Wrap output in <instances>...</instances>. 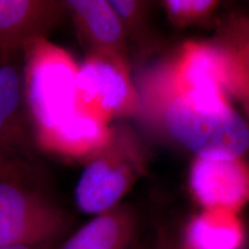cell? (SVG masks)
I'll list each match as a JSON object with an SVG mask.
<instances>
[{
	"label": "cell",
	"instance_id": "11",
	"mask_svg": "<svg viewBox=\"0 0 249 249\" xmlns=\"http://www.w3.org/2000/svg\"><path fill=\"white\" fill-rule=\"evenodd\" d=\"M140 227L135 208L121 203L93 217L58 249H139Z\"/></svg>",
	"mask_w": 249,
	"mask_h": 249
},
{
	"label": "cell",
	"instance_id": "15",
	"mask_svg": "<svg viewBox=\"0 0 249 249\" xmlns=\"http://www.w3.org/2000/svg\"><path fill=\"white\" fill-rule=\"evenodd\" d=\"M160 5L174 26L185 28L210 22L222 2L218 0H164Z\"/></svg>",
	"mask_w": 249,
	"mask_h": 249
},
{
	"label": "cell",
	"instance_id": "13",
	"mask_svg": "<svg viewBox=\"0 0 249 249\" xmlns=\"http://www.w3.org/2000/svg\"><path fill=\"white\" fill-rule=\"evenodd\" d=\"M213 39L229 57L234 79V98L249 123V13H232L218 23Z\"/></svg>",
	"mask_w": 249,
	"mask_h": 249
},
{
	"label": "cell",
	"instance_id": "10",
	"mask_svg": "<svg viewBox=\"0 0 249 249\" xmlns=\"http://www.w3.org/2000/svg\"><path fill=\"white\" fill-rule=\"evenodd\" d=\"M110 136V123L79 108L53 128L35 135V143L51 154L87 161L107 144Z\"/></svg>",
	"mask_w": 249,
	"mask_h": 249
},
{
	"label": "cell",
	"instance_id": "12",
	"mask_svg": "<svg viewBox=\"0 0 249 249\" xmlns=\"http://www.w3.org/2000/svg\"><path fill=\"white\" fill-rule=\"evenodd\" d=\"M183 249H247V233L239 213L202 210L179 230Z\"/></svg>",
	"mask_w": 249,
	"mask_h": 249
},
{
	"label": "cell",
	"instance_id": "20",
	"mask_svg": "<svg viewBox=\"0 0 249 249\" xmlns=\"http://www.w3.org/2000/svg\"><path fill=\"white\" fill-rule=\"evenodd\" d=\"M247 249H249V245H248V247H247Z\"/></svg>",
	"mask_w": 249,
	"mask_h": 249
},
{
	"label": "cell",
	"instance_id": "18",
	"mask_svg": "<svg viewBox=\"0 0 249 249\" xmlns=\"http://www.w3.org/2000/svg\"><path fill=\"white\" fill-rule=\"evenodd\" d=\"M60 242H51V244L33 245V246H8V247H0V249H58Z\"/></svg>",
	"mask_w": 249,
	"mask_h": 249
},
{
	"label": "cell",
	"instance_id": "17",
	"mask_svg": "<svg viewBox=\"0 0 249 249\" xmlns=\"http://www.w3.org/2000/svg\"><path fill=\"white\" fill-rule=\"evenodd\" d=\"M154 249H183L179 230L165 223L156 224Z\"/></svg>",
	"mask_w": 249,
	"mask_h": 249
},
{
	"label": "cell",
	"instance_id": "14",
	"mask_svg": "<svg viewBox=\"0 0 249 249\" xmlns=\"http://www.w3.org/2000/svg\"><path fill=\"white\" fill-rule=\"evenodd\" d=\"M123 23L127 40L136 45L141 54L151 46L149 30V14L151 2L141 0H110Z\"/></svg>",
	"mask_w": 249,
	"mask_h": 249
},
{
	"label": "cell",
	"instance_id": "16",
	"mask_svg": "<svg viewBox=\"0 0 249 249\" xmlns=\"http://www.w3.org/2000/svg\"><path fill=\"white\" fill-rule=\"evenodd\" d=\"M31 167L27 160L15 157L0 148V179L27 180Z\"/></svg>",
	"mask_w": 249,
	"mask_h": 249
},
{
	"label": "cell",
	"instance_id": "4",
	"mask_svg": "<svg viewBox=\"0 0 249 249\" xmlns=\"http://www.w3.org/2000/svg\"><path fill=\"white\" fill-rule=\"evenodd\" d=\"M71 216L27 180L0 179V247L61 242Z\"/></svg>",
	"mask_w": 249,
	"mask_h": 249
},
{
	"label": "cell",
	"instance_id": "2",
	"mask_svg": "<svg viewBox=\"0 0 249 249\" xmlns=\"http://www.w3.org/2000/svg\"><path fill=\"white\" fill-rule=\"evenodd\" d=\"M23 92L35 135L57 126L79 110V64L48 38L23 51Z\"/></svg>",
	"mask_w": 249,
	"mask_h": 249
},
{
	"label": "cell",
	"instance_id": "9",
	"mask_svg": "<svg viewBox=\"0 0 249 249\" xmlns=\"http://www.w3.org/2000/svg\"><path fill=\"white\" fill-rule=\"evenodd\" d=\"M35 147L24 101L22 70L11 59L0 66V148L31 160Z\"/></svg>",
	"mask_w": 249,
	"mask_h": 249
},
{
	"label": "cell",
	"instance_id": "8",
	"mask_svg": "<svg viewBox=\"0 0 249 249\" xmlns=\"http://www.w3.org/2000/svg\"><path fill=\"white\" fill-rule=\"evenodd\" d=\"M60 0H0V49L14 54L46 38L65 15Z\"/></svg>",
	"mask_w": 249,
	"mask_h": 249
},
{
	"label": "cell",
	"instance_id": "3",
	"mask_svg": "<svg viewBox=\"0 0 249 249\" xmlns=\"http://www.w3.org/2000/svg\"><path fill=\"white\" fill-rule=\"evenodd\" d=\"M147 171L144 147L132 127L111 126V136L86 161L75 188V202L82 213H104L121 201Z\"/></svg>",
	"mask_w": 249,
	"mask_h": 249
},
{
	"label": "cell",
	"instance_id": "6",
	"mask_svg": "<svg viewBox=\"0 0 249 249\" xmlns=\"http://www.w3.org/2000/svg\"><path fill=\"white\" fill-rule=\"evenodd\" d=\"M188 181L203 210L239 213L249 202L248 160L194 158Z\"/></svg>",
	"mask_w": 249,
	"mask_h": 249
},
{
	"label": "cell",
	"instance_id": "19",
	"mask_svg": "<svg viewBox=\"0 0 249 249\" xmlns=\"http://www.w3.org/2000/svg\"><path fill=\"white\" fill-rule=\"evenodd\" d=\"M12 58H13V54L8 53V52L4 51L2 49H0V66L6 64V62H7L8 60H11Z\"/></svg>",
	"mask_w": 249,
	"mask_h": 249
},
{
	"label": "cell",
	"instance_id": "1",
	"mask_svg": "<svg viewBox=\"0 0 249 249\" xmlns=\"http://www.w3.org/2000/svg\"><path fill=\"white\" fill-rule=\"evenodd\" d=\"M139 114L160 124L171 140L202 160H245L249 123L217 90H173L142 80Z\"/></svg>",
	"mask_w": 249,
	"mask_h": 249
},
{
	"label": "cell",
	"instance_id": "7",
	"mask_svg": "<svg viewBox=\"0 0 249 249\" xmlns=\"http://www.w3.org/2000/svg\"><path fill=\"white\" fill-rule=\"evenodd\" d=\"M65 6L89 54L130 70L128 40L110 0H66Z\"/></svg>",
	"mask_w": 249,
	"mask_h": 249
},
{
	"label": "cell",
	"instance_id": "5",
	"mask_svg": "<svg viewBox=\"0 0 249 249\" xmlns=\"http://www.w3.org/2000/svg\"><path fill=\"white\" fill-rule=\"evenodd\" d=\"M79 107L107 123L139 116L141 103L130 70L110 59L88 54L79 65Z\"/></svg>",
	"mask_w": 249,
	"mask_h": 249
}]
</instances>
